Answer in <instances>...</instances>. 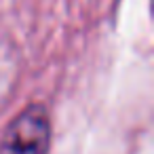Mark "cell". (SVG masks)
<instances>
[{
  "label": "cell",
  "mask_w": 154,
  "mask_h": 154,
  "mask_svg": "<svg viewBox=\"0 0 154 154\" xmlns=\"http://www.w3.org/2000/svg\"><path fill=\"white\" fill-rule=\"evenodd\" d=\"M51 116L42 103H30L7 127L0 154H49Z\"/></svg>",
  "instance_id": "1"
}]
</instances>
